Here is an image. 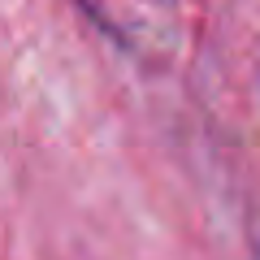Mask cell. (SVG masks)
Masks as SVG:
<instances>
[{"instance_id": "6da1fadb", "label": "cell", "mask_w": 260, "mask_h": 260, "mask_svg": "<svg viewBox=\"0 0 260 260\" xmlns=\"http://www.w3.org/2000/svg\"><path fill=\"white\" fill-rule=\"evenodd\" d=\"M83 9L135 61L165 65L182 48V13H178V0H83Z\"/></svg>"}]
</instances>
